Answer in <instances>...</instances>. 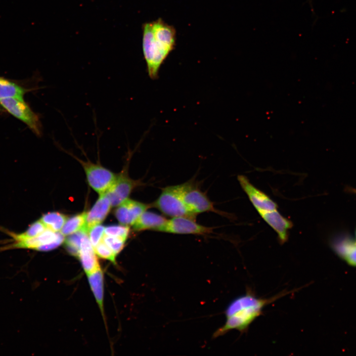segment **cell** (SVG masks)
I'll use <instances>...</instances> for the list:
<instances>
[{
    "instance_id": "cell-12",
    "label": "cell",
    "mask_w": 356,
    "mask_h": 356,
    "mask_svg": "<svg viewBox=\"0 0 356 356\" xmlns=\"http://www.w3.org/2000/svg\"><path fill=\"white\" fill-rule=\"evenodd\" d=\"M264 221L277 233L278 239L281 244L288 239V230L293 226L292 222L283 217L277 210L259 214Z\"/></svg>"
},
{
    "instance_id": "cell-21",
    "label": "cell",
    "mask_w": 356,
    "mask_h": 356,
    "mask_svg": "<svg viewBox=\"0 0 356 356\" xmlns=\"http://www.w3.org/2000/svg\"><path fill=\"white\" fill-rule=\"evenodd\" d=\"M102 240L117 255L123 249L127 240L104 235Z\"/></svg>"
},
{
    "instance_id": "cell-15",
    "label": "cell",
    "mask_w": 356,
    "mask_h": 356,
    "mask_svg": "<svg viewBox=\"0 0 356 356\" xmlns=\"http://www.w3.org/2000/svg\"><path fill=\"white\" fill-rule=\"evenodd\" d=\"M89 285L102 313L103 312V276L99 267L87 274Z\"/></svg>"
},
{
    "instance_id": "cell-6",
    "label": "cell",
    "mask_w": 356,
    "mask_h": 356,
    "mask_svg": "<svg viewBox=\"0 0 356 356\" xmlns=\"http://www.w3.org/2000/svg\"><path fill=\"white\" fill-rule=\"evenodd\" d=\"M76 159L84 168L89 185L99 194L105 193L115 181L117 176L99 164Z\"/></svg>"
},
{
    "instance_id": "cell-7",
    "label": "cell",
    "mask_w": 356,
    "mask_h": 356,
    "mask_svg": "<svg viewBox=\"0 0 356 356\" xmlns=\"http://www.w3.org/2000/svg\"><path fill=\"white\" fill-rule=\"evenodd\" d=\"M213 228L197 223L195 220L184 217L167 220L159 232L178 234L206 235L213 232Z\"/></svg>"
},
{
    "instance_id": "cell-3",
    "label": "cell",
    "mask_w": 356,
    "mask_h": 356,
    "mask_svg": "<svg viewBox=\"0 0 356 356\" xmlns=\"http://www.w3.org/2000/svg\"><path fill=\"white\" fill-rule=\"evenodd\" d=\"M151 205L152 207L171 218L184 217L195 220L197 216L191 212L184 203L179 184L163 188L157 199Z\"/></svg>"
},
{
    "instance_id": "cell-25",
    "label": "cell",
    "mask_w": 356,
    "mask_h": 356,
    "mask_svg": "<svg viewBox=\"0 0 356 356\" xmlns=\"http://www.w3.org/2000/svg\"></svg>"
},
{
    "instance_id": "cell-14",
    "label": "cell",
    "mask_w": 356,
    "mask_h": 356,
    "mask_svg": "<svg viewBox=\"0 0 356 356\" xmlns=\"http://www.w3.org/2000/svg\"><path fill=\"white\" fill-rule=\"evenodd\" d=\"M78 257L87 274L100 267L94 247L90 241L88 235L82 240Z\"/></svg>"
},
{
    "instance_id": "cell-4",
    "label": "cell",
    "mask_w": 356,
    "mask_h": 356,
    "mask_svg": "<svg viewBox=\"0 0 356 356\" xmlns=\"http://www.w3.org/2000/svg\"><path fill=\"white\" fill-rule=\"evenodd\" d=\"M179 185L183 201L192 213L197 215L211 212L231 218L229 214L216 209L207 195L194 181H187Z\"/></svg>"
},
{
    "instance_id": "cell-20",
    "label": "cell",
    "mask_w": 356,
    "mask_h": 356,
    "mask_svg": "<svg viewBox=\"0 0 356 356\" xmlns=\"http://www.w3.org/2000/svg\"><path fill=\"white\" fill-rule=\"evenodd\" d=\"M130 233V227L126 225H110L106 227L104 229V234L106 235L118 237L127 239Z\"/></svg>"
},
{
    "instance_id": "cell-5",
    "label": "cell",
    "mask_w": 356,
    "mask_h": 356,
    "mask_svg": "<svg viewBox=\"0 0 356 356\" xmlns=\"http://www.w3.org/2000/svg\"><path fill=\"white\" fill-rule=\"evenodd\" d=\"M0 104L11 114L25 123L36 135H41L42 126L39 117L23 99H2L0 100Z\"/></svg>"
},
{
    "instance_id": "cell-18",
    "label": "cell",
    "mask_w": 356,
    "mask_h": 356,
    "mask_svg": "<svg viewBox=\"0 0 356 356\" xmlns=\"http://www.w3.org/2000/svg\"><path fill=\"white\" fill-rule=\"evenodd\" d=\"M40 220L46 228L55 232H58L62 228L67 218L62 213L52 212L43 215Z\"/></svg>"
},
{
    "instance_id": "cell-22",
    "label": "cell",
    "mask_w": 356,
    "mask_h": 356,
    "mask_svg": "<svg viewBox=\"0 0 356 356\" xmlns=\"http://www.w3.org/2000/svg\"><path fill=\"white\" fill-rule=\"evenodd\" d=\"M94 249L95 253L99 257L115 263L116 254L102 240Z\"/></svg>"
},
{
    "instance_id": "cell-17",
    "label": "cell",
    "mask_w": 356,
    "mask_h": 356,
    "mask_svg": "<svg viewBox=\"0 0 356 356\" xmlns=\"http://www.w3.org/2000/svg\"><path fill=\"white\" fill-rule=\"evenodd\" d=\"M86 214L83 212L67 219L61 229V233L65 236L82 230L86 222Z\"/></svg>"
},
{
    "instance_id": "cell-19",
    "label": "cell",
    "mask_w": 356,
    "mask_h": 356,
    "mask_svg": "<svg viewBox=\"0 0 356 356\" xmlns=\"http://www.w3.org/2000/svg\"><path fill=\"white\" fill-rule=\"evenodd\" d=\"M88 234L85 231L81 230L69 235L65 242L68 252L73 256L78 257L82 240Z\"/></svg>"
},
{
    "instance_id": "cell-24",
    "label": "cell",
    "mask_w": 356,
    "mask_h": 356,
    "mask_svg": "<svg viewBox=\"0 0 356 356\" xmlns=\"http://www.w3.org/2000/svg\"><path fill=\"white\" fill-rule=\"evenodd\" d=\"M344 260L350 265L356 266V242Z\"/></svg>"
},
{
    "instance_id": "cell-16",
    "label": "cell",
    "mask_w": 356,
    "mask_h": 356,
    "mask_svg": "<svg viewBox=\"0 0 356 356\" xmlns=\"http://www.w3.org/2000/svg\"><path fill=\"white\" fill-rule=\"evenodd\" d=\"M26 90L18 85L0 78V100L8 98L23 99Z\"/></svg>"
},
{
    "instance_id": "cell-23",
    "label": "cell",
    "mask_w": 356,
    "mask_h": 356,
    "mask_svg": "<svg viewBox=\"0 0 356 356\" xmlns=\"http://www.w3.org/2000/svg\"><path fill=\"white\" fill-rule=\"evenodd\" d=\"M104 229L105 227L103 225L99 224L92 226L89 230V238L93 247L102 240Z\"/></svg>"
},
{
    "instance_id": "cell-8",
    "label": "cell",
    "mask_w": 356,
    "mask_h": 356,
    "mask_svg": "<svg viewBox=\"0 0 356 356\" xmlns=\"http://www.w3.org/2000/svg\"><path fill=\"white\" fill-rule=\"evenodd\" d=\"M142 185L139 180H134L126 173H122L116 178L105 193L112 206H118L127 199L134 189Z\"/></svg>"
},
{
    "instance_id": "cell-9",
    "label": "cell",
    "mask_w": 356,
    "mask_h": 356,
    "mask_svg": "<svg viewBox=\"0 0 356 356\" xmlns=\"http://www.w3.org/2000/svg\"><path fill=\"white\" fill-rule=\"evenodd\" d=\"M237 179L259 214L277 210V205L266 194L251 183L246 176L239 175Z\"/></svg>"
},
{
    "instance_id": "cell-11",
    "label": "cell",
    "mask_w": 356,
    "mask_h": 356,
    "mask_svg": "<svg viewBox=\"0 0 356 356\" xmlns=\"http://www.w3.org/2000/svg\"><path fill=\"white\" fill-rule=\"evenodd\" d=\"M111 206L110 201L105 193L100 194L90 210L87 213L85 224L82 230L88 233L91 227L101 223L109 213Z\"/></svg>"
},
{
    "instance_id": "cell-10",
    "label": "cell",
    "mask_w": 356,
    "mask_h": 356,
    "mask_svg": "<svg viewBox=\"0 0 356 356\" xmlns=\"http://www.w3.org/2000/svg\"><path fill=\"white\" fill-rule=\"evenodd\" d=\"M151 207V203H144L128 198L118 206L114 214L122 225H133L139 217Z\"/></svg>"
},
{
    "instance_id": "cell-13",
    "label": "cell",
    "mask_w": 356,
    "mask_h": 356,
    "mask_svg": "<svg viewBox=\"0 0 356 356\" xmlns=\"http://www.w3.org/2000/svg\"><path fill=\"white\" fill-rule=\"evenodd\" d=\"M167 221L164 216L147 210L133 224V229L136 232L147 230L159 231Z\"/></svg>"
},
{
    "instance_id": "cell-1",
    "label": "cell",
    "mask_w": 356,
    "mask_h": 356,
    "mask_svg": "<svg viewBox=\"0 0 356 356\" xmlns=\"http://www.w3.org/2000/svg\"><path fill=\"white\" fill-rule=\"evenodd\" d=\"M142 50L149 77L158 78L159 71L176 45L175 28L162 19L142 25Z\"/></svg>"
},
{
    "instance_id": "cell-2",
    "label": "cell",
    "mask_w": 356,
    "mask_h": 356,
    "mask_svg": "<svg viewBox=\"0 0 356 356\" xmlns=\"http://www.w3.org/2000/svg\"><path fill=\"white\" fill-rule=\"evenodd\" d=\"M292 292L284 290L272 297L262 298L257 296L251 288H247L245 294L236 298L228 305L224 312L225 322L213 336L218 337L233 329L246 332L250 325L262 314L266 306Z\"/></svg>"
}]
</instances>
